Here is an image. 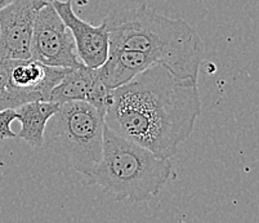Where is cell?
<instances>
[{
  "instance_id": "8fae6325",
  "label": "cell",
  "mask_w": 259,
  "mask_h": 223,
  "mask_svg": "<svg viewBox=\"0 0 259 223\" xmlns=\"http://www.w3.org/2000/svg\"><path fill=\"white\" fill-rule=\"evenodd\" d=\"M97 76L96 69L80 65L67 70L62 80L52 91L51 100L58 105L70 101H85L89 89Z\"/></svg>"
},
{
  "instance_id": "5bb4252c",
  "label": "cell",
  "mask_w": 259,
  "mask_h": 223,
  "mask_svg": "<svg viewBox=\"0 0 259 223\" xmlns=\"http://www.w3.org/2000/svg\"><path fill=\"white\" fill-rule=\"evenodd\" d=\"M17 117L16 109L0 110V141L17 138V135L12 130V123L17 120Z\"/></svg>"
},
{
  "instance_id": "52a82bcc",
  "label": "cell",
  "mask_w": 259,
  "mask_h": 223,
  "mask_svg": "<svg viewBox=\"0 0 259 223\" xmlns=\"http://www.w3.org/2000/svg\"><path fill=\"white\" fill-rule=\"evenodd\" d=\"M51 3L71 31L80 61L92 69L100 67L107 60L110 48L106 23L93 26L77 17L72 8V0H52Z\"/></svg>"
},
{
  "instance_id": "4fadbf2b",
  "label": "cell",
  "mask_w": 259,
  "mask_h": 223,
  "mask_svg": "<svg viewBox=\"0 0 259 223\" xmlns=\"http://www.w3.org/2000/svg\"><path fill=\"white\" fill-rule=\"evenodd\" d=\"M32 100L29 96L12 91L9 88L0 89V110L17 109L18 106L26 102H31Z\"/></svg>"
},
{
  "instance_id": "7a4b0ae2",
  "label": "cell",
  "mask_w": 259,
  "mask_h": 223,
  "mask_svg": "<svg viewBox=\"0 0 259 223\" xmlns=\"http://www.w3.org/2000/svg\"><path fill=\"white\" fill-rule=\"evenodd\" d=\"M110 52L137 51L181 77L197 81L204 44L186 21L159 15L146 4L110 13L105 18Z\"/></svg>"
},
{
  "instance_id": "2e32d148",
  "label": "cell",
  "mask_w": 259,
  "mask_h": 223,
  "mask_svg": "<svg viewBox=\"0 0 259 223\" xmlns=\"http://www.w3.org/2000/svg\"><path fill=\"white\" fill-rule=\"evenodd\" d=\"M12 2H15V0H0V11L6 8L7 6H9Z\"/></svg>"
},
{
  "instance_id": "6da1fadb",
  "label": "cell",
  "mask_w": 259,
  "mask_h": 223,
  "mask_svg": "<svg viewBox=\"0 0 259 223\" xmlns=\"http://www.w3.org/2000/svg\"><path fill=\"white\" fill-rule=\"evenodd\" d=\"M200 112L197 81L152 65L112 91L105 124L156 156L171 159L192 135Z\"/></svg>"
},
{
  "instance_id": "277c9868",
  "label": "cell",
  "mask_w": 259,
  "mask_h": 223,
  "mask_svg": "<svg viewBox=\"0 0 259 223\" xmlns=\"http://www.w3.org/2000/svg\"><path fill=\"white\" fill-rule=\"evenodd\" d=\"M105 116L87 101L61 103L49 119L44 142L91 182L102 156Z\"/></svg>"
},
{
  "instance_id": "5b68a950",
  "label": "cell",
  "mask_w": 259,
  "mask_h": 223,
  "mask_svg": "<svg viewBox=\"0 0 259 223\" xmlns=\"http://www.w3.org/2000/svg\"><path fill=\"white\" fill-rule=\"evenodd\" d=\"M30 58L52 67H77L83 65L74 36L52 3L36 16L30 44Z\"/></svg>"
},
{
  "instance_id": "9a60e30c",
  "label": "cell",
  "mask_w": 259,
  "mask_h": 223,
  "mask_svg": "<svg viewBox=\"0 0 259 223\" xmlns=\"http://www.w3.org/2000/svg\"><path fill=\"white\" fill-rule=\"evenodd\" d=\"M8 80V67H7V58L0 57V89L7 88Z\"/></svg>"
},
{
  "instance_id": "ba28073f",
  "label": "cell",
  "mask_w": 259,
  "mask_h": 223,
  "mask_svg": "<svg viewBox=\"0 0 259 223\" xmlns=\"http://www.w3.org/2000/svg\"><path fill=\"white\" fill-rule=\"evenodd\" d=\"M7 88L29 96L34 101H49L52 91L70 67H52L39 61L7 58Z\"/></svg>"
},
{
  "instance_id": "3957f363",
  "label": "cell",
  "mask_w": 259,
  "mask_h": 223,
  "mask_svg": "<svg viewBox=\"0 0 259 223\" xmlns=\"http://www.w3.org/2000/svg\"><path fill=\"white\" fill-rule=\"evenodd\" d=\"M170 159H162L105 125L102 156L92 177L115 201L143 203L156 196L171 175Z\"/></svg>"
},
{
  "instance_id": "30bf717a",
  "label": "cell",
  "mask_w": 259,
  "mask_h": 223,
  "mask_svg": "<svg viewBox=\"0 0 259 223\" xmlns=\"http://www.w3.org/2000/svg\"><path fill=\"white\" fill-rule=\"evenodd\" d=\"M60 105L52 101H31L16 109L21 130L17 138L26 141L30 146L41 147L44 145V133L49 119L57 112Z\"/></svg>"
},
{
  "instance_id": "8992f818",
  "label": "cell",
  "mask_w": 259,
  "mask_h": 223,
  "mask_svg": "<svg viewBox=\"0 0 259 223\" xmlns=\"http://www.w3.org/2000/svg\"><path fill=\"white\" fill-rule=\"evenodd\" d=\"M52 0H15L0 11V57L30 58L36 16Z\"/></svg>"
},
{
  "instance_id": "7c38bea8",
  "label": "cell",
  "mask_w": 259,
  "mask_h": 223,
  "mask_svg": "<svg viewBox=\"0 0 259 223\" xmlns=\"http://www.w3.org/2000/svg\"><path fill=\"white\" fill-rule=\"evenodd\" d=\"M112 91L114 89L107 88L97 75L96 79H94L93 84H92L91 89H89L88 95H87L85 101L88 103H91L92 106L96 107L105 116L108 106L111 105Z\"/></svg>"
},
{
  "instance_id": "9c48e42d",
  "label": "cell",
  "mask_w": 259,
  "mask_h": 223,
  "mask_svg": "<svg viewBox=\"0 0 259 223\" xmlns=\"http://www.w3.org/2000/svg\"><path fill=\"white\" fill-rule=\"evenodd\" d=\"M152 65L156 63L142 52L116 51L110 52L107 60L96 71L107 88L115 89L129 83L133 77Z\"/></svg>"
}]
</instances>
